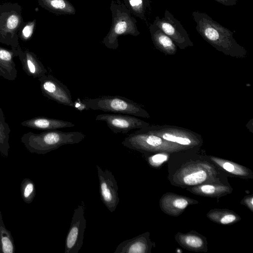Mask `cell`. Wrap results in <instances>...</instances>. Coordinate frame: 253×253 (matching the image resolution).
I'll return each mask as SVG.
<instances>
[{"label": "cell", "mask_w": 253, "mask_h": 253, "mask_svg": "<svg viewBox=\"0 0 253 253\" xmlns=\"http://www.w3.org/2000/svg\"><path fill=\"white\" fill-rule=\"evenodd\" d=\"M149 233L146 232L121 242L114 253H149L152 247Z\"/></svg>", "instance_id": "15"}, {"label": "cell", "mask_w": 253, "mask_h": 253, "mask_svg": "<svg viewBox=\"0 0 253 253\" xmlns=\"http://www.w3.org/2000/svg\"><path fill=\"white\" fill-rule=\"evenodd\" d=\"M19 59L25 73L33 78H39L47 73L37 55L27 49L19 50Z\"/></svg>", "instance_id": "14"}, {"label": "cell", "mask_w": 253, "mask_h": 253, "mask_svg": "<svg viewBox=\"0 0 253 253\" xmlns=\"http://www.w3.org/2000/svg\"><path fill=\"white\" fill-rule=\"evenodd\" d=\"M125 147L143 153H173L187 149L144 131L141 128L128 134L122 142Z\"/></svg>", "instance_id": "6"}, {"label": "cell", "mask_w": 253, "mask_h": 253, "mask_svg": "<svg viewBox=\"0 0 253 253\" xmlns=\"http://www.w3.org/2000/svg\"><path fill=\"white\" fill-rule=\"evenodd\" d=\"M245 204L252 211L253 210V197H249L245 200Z\"/></svg>", "instance_id": "32"}, {"label": "cell", "mask_w": 253, "mask_h": 253, "mask_svg": "<svg viewBox=\"0 0 253 253\" xmlns=\"http://www.w3.org/2000/svg\"><path fill=\"white\" fill-rule=\"evenodd\" d=\"M190 199L173 194L164 195L160 201L161 207L165 212L172 215L181 213L190 203Z\"/></svg>", "instance_id": "19"}, {"label": "cell", "mask_w": 253, "mask_h": 253, "mask_svg": "<svg viewBox=\"0 0 253 253\" xmlns=\"http://www.w3.org/2000/svg\"><path fill=\"white\" fill-rule=\"evenodd\" d=\"M231 189L229 187L217 184L211 183L203 184L196 185L189 189L191 192L207 197H219L228 193Z\"/></svg>", "instance_id": "22"}, {"label": "cell", "mask_w": 253, "mask_h": 253, "mask_svg": "<svg viewBox=\"0 0 253 253\" xmlns=\"http://www.w3.org/2000/svg\"><path fill=\"white\" fill-rule=\"evenodd\" d=\"M42 94L59 104L73 107L74 102L69 88L51 74H45L38 79Z\"/></svg>", "instance_id": "12"}, {"label": "cell", "mask_w": 253, "mask_h": 253, "mask_svg": "<svg viewBox=\"0 0 253 253\" xmlns=\"http://www.w3.org/2000/svg\"><path fill=\"white\" fill-rule=\"evenodd\" d=\"M177 242L181 246L188 250L200 251L204 248V241L197 234L192 233L177 234L176 236Z\"/></svg>", "instance_id": "23"}, {"label": "cell", "mask_w": 253, "mask_h": 253, "mask_svg": "<svg viewBox=\"0 0 253 253\" xmlns=\"http://www.w3.org/2000/svg\"><path fill=\"white\" fill-rule=\"evenodd\" d=\"M211 159L219 167L231 174L242 177H249L250 175L249 169L233 162L214 157H211Z\"/></svg>", "instance_id": "26"}, {"label": "cell", "mask_w": 253, "mask_h": 253, "mask_svg": "<svg viewBox=\"0 0 253 253\" xmlns=\"http://www.w3.org/2000/svg\"><path fill=\"white\" fill-rule=\"evenodd\" d=\"M152 23L168 35L180 49H185L194 45L181 22L168 9L165 10L162 18L156 16Z\"/></svg>", "instance_id": "8"}, {"label": "cell", "mask_w": 253, "mask_h": 253, "mask_svg": "<svg viewBox=\"0 0 253 253\" xmlns=\"http://www.w3.org/2000/svg\"><path fill=\"white\" fill-rule=\"evenodd\" d=\"M211 220L222 224H229L237 221L239 217L237 214L229 211H214L208 214Z\"/></svg>", "instance_id": "27"}, {"label": "cell", "mask_w": 253, "mask_h": 253, "mask_svg": "<svg viewBox=\"0 0 253 253\" xmlns=\"http://www.w3.org/2000/svg\"><path fill=\"white\" fill-rule=\"evenodd\" d=\"M36 27V20L24 23L18 32L19 38L24 42L29 41L32 37Z\"/></svg>", "instance_id": "29"}, {"label": "cell", "mask_w": 253, "mask_h": 253, "mask_svg": "<svg viewBox=\"0 0 253 253\" xmlns=\"http://www.w3.org/2000/svg\"><path fill=\"white\" fill-rule=\"evenodd\" d=\"M85 205L83 201L74 210L65 240V253H78L83 244L86 228Z\"/></svg>", "instance_id": "10"}, {"label": "cell", "mask_w": 253, "mask_h": 253, "mask_svg": "<svg viewBox=\"0 0 253 253\" xmlns=\"http://www.w3.org/2000/svg\"><path fill=\"white\" fill-rule=\"evenodd\" d=\"M96 166L100 199L108 210L112 212L116 210L120 202L117 181L110 170H103L98 165Z\"/></svg>", "instance_id": "11"}, {"label": "cell", "mask_w": 253, "mask_h": 253, "mask_svg": "<svg viewBox=\"0 0 253 253\" xmlns=\"http://www.w3.org/2000/svg\"><path fill=\"white\" fill-rule=\"evenodd\" d=\"M148 133L186 148L197 147L202 144L201 136L188 129L169 125H149L141 128Z\"/></svg>", "instance_id": "7"}, {"label": "cell", "mask_w": 253, "mask_h": 253, "mask_svg": "<svg viewBox=\"0 0 253 253\" xmlns=\"http://www.w3.org/2000/svg\"><path fill=\"white\" fill-rule=\"evenodd\" d=\"M21 192L24 201L26 203H31L35 196V184L29 178H25L21 184Z\"/></svg>", "instance_id": "28"}, {"label": "cell", "mask_w": 253, "mask_h": 253, "mask_svg": "<svg viewBox=\"0 0 253 253\" xmlns=\"http://www.w3.org/2000/svg\"><path fill=\"white\" fill-rule=\"evenodd\" d=\"M82 101L87 109L145 118L150 117L148 112L140 104L121 96H102L95 98H87Z\"/></svg>", "instance_id": "5"}, {"label": "cell", "mask_w": 253, "mask_h": 253, "mask_svg": "<svg viewBox=\"0 0 253 253\" xmlns=\"http://www.w3.org/2000/svg\"><path fill=\"white\" fill-rule=\"evenodd\" d=\"M215 1L220 3L225 6H233L236 5L238 2V0H214Z\"/></svg>", "instance_id": "31"}, {"label": "cell", "mask_w": 253, "mask_h": 253, "mask_svg": "<svg viewBox=\"0 0 253 253\" xmlns=\"http://www.w3.org/2000/svg\"><path fill=\"white\" fill-rule=\"evenodd\" d=\"M22 6L17 2L0 4V42L19 50L18 32L24 22Z\"/></svg>", "instance_id": "4"}, {"label": "cell", "mask_w": 253, "mask_h": 253, "mask_svg": "<svg viewBox=\"0 0 253 253\" xmlns=\"http://www.w3.org/2000/svg\"><path fill=\"white\" fill-rule=\"evenodd\" d=\"M216 173L210 166L195 163L185 166L175 174L174 181L183 186H196L214 180Z\"/></svg>", "instance_id": "9"}, {"label": "cell", "mask_w": 253, "mask_h": 253, "mask_svg": "<svg viewBox=\"0 0 253 253\" xmlns=\"http://www.w3.org/2000/svg\"><path fill=\"white\" fill-rule=\"evenodd\" d=\"M39 5L57 15H74L76 11L68 0H37Z\"/></svg>", "instance_id": "21"}, {"label": "cell", "mask_w": 253, "mask_h": 253, "mask_svg": "<svg viewBox=\"0 0 253 253\" xmlns=\"http://www.w3.org/2000/svg\"><path fill=\"white\" fill-rule=\"evenodd\" d=\"M110 9L112 13V24L101 43L108 48L116 49L119 46L120 36L130 35L136 37L140 33L135 17L120 0H112Z\"/></svg>", "instance_id": "3"}, {"label": "cell", "mask_w": 253, "mask_h": 253, "mask_svg": "<svg viewBox=\"0 0 253 253\" xmlns=\"http://www.w3.org/2000/svg\"><path fill=\"white\" fill-rule=\"evenodd\" d=\"M152 42L155 48L166 55H174L177 47L172 40L153 23L149 25Z\"/></svg>", "instance_id": "18"}, {"label": "cell", "mask_w": 253, "mask_h": 253, "mask_svg": "<svg viewBox=\"0 0 253 253\" xmlns=\"http://www.w3.org/2000/svg\"><path fill=\"white\" fill-rule=\"evenodd\" d=\"M192 17L196 23L197 32L216 50L232 57H246L247 50L234 38V32L214 20L205 12L195 10L192 12Z\"/></svg>", "instance_id": "1"}, {"label": "cell", "mask_w": 253, "mask_h": 253, "mask_svg": "<svg viewBox=\"0 0 253 253\" xmlns=\"http://www.w3.org/2000/svg\"><path fill=\"white\" fill-rule=\"evenodd\" d=\"M10 131L9 125L6 122L3 112L0 107V154L3 157H7L8 155Z\"/></svg>", "instance_id": "25"}, {"label": "cell", "mask_w": 253, "mask_h": 253, "mask_svg": "<svg viewBox=\"0 0 253 253\" xmlns=\"http://www.w3.org/2000/svg\"><path fill=\"white\" fill-rule=\"evenodd\" d=\"M168 156L165 154L158 153L147 158L149 164L153 167L160 166L162 163L166 161Z\"/></svg>", "instance_id": "30"}, {"label": "cell", "mask_w": 253, "mask_h": 253, "mask_svg": "<svg viewBox=\"0 0 253 253\" xmlns=\"http://www.w3.org/2000/svg\"><path fill=\"white\" fill-rule=\"evenodd\" d=\"M19 50L7 49L0 46V77L14 81L17 77V70L14 58L18 56Z\"/></svg>", "instance_id": "17"}, {"label": "cell", "mask_w": 253, "mask_h": 253, "mask_svg": "<svg viewBox=\"0 0 253 253\" xmlns=\"http://www.w3.org/2000/svg\"><path fill=\"white\" fill-rule=\"evenodd\" d=\"M15 251L13 238L4 225L0 210V253H14Z\"/></svg>", "instance_id": "24"}, {"label": "cell", "mask_w": 253, "mask_h": 253, "mask_svg": "<svg viewBox=\"0 0 253 253\" xmlns=\"http://www.w3.org/2000/svg\"><path fill=\"white\" fill-rule=\"evenodd\" d=\"M85 137L81 132H63L56 129L39 133H25L22 136L21 141L30 152L44 155L64 145L79 143Z\"/></svg>", "instance_id": "2"}, {"label": "cell", "mask_w": 253, "mask_h": 253, "mask_svg": "<svg viewBox=\"0 0 253 253\" xmlns=\"http://www.w3.org/2000/svg\"><path fill=\"white\" fill-rule=\"evenodd\" d=\"M23 126L38 130H51L75 126L72 123L66 121L45 117H36L21 123Z\"/></svg>", "instance_id": "16"}, {"label": "cell", "mask_w": 253, "mask_h": 253, "mask_svg": "<svg viewBox=\"0 0 253 253\" xmlns=\"http://www.w3.org/2000/svg\"><path fill=\"white\" fill-rule=\"evenodd\" d=\"M95 120L105 122L114 133H127L134 129H140L150 124L135 116L121 114H102L97 115Z\"/></svg>", "instance_id": "13"}, {"label": "cell", "mask_w": 253, "mask_h": 253, "mask_svg": "<svg viewBox=\"0 0 253 253\" xmlns=\"http://www.w3.org/2000/svg\"><path fill=\"white\" fill-rule=\"evenodd\" d=\"M124 3L134 17H137L149 26V17L151 13V0H123Z\"/></svg>", "instance_id": "20"}]
</instances>
